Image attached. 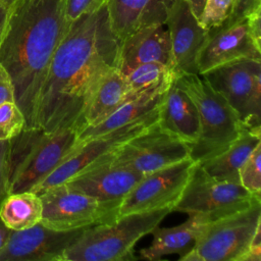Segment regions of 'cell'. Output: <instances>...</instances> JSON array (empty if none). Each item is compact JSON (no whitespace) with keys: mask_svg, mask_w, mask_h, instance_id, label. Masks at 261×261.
Segmentation results:
<instances>
[{"mask_svg":"<svg viewBox=\"0 0 261 261\" xmlns=\"http://www.w3.org/2000/svg\"><path fill=\"white\" fill-rule=\"evenodd\" d=\"M232 7L233 0H206L198 20L206 31L217 28L229 18Z\"/></svg>","mask_w":261,"mask_h":261,"instance_id":"obj_28","label":"cell"},{"mask_svg":"<svg viewBox=\"0 0 261 261\" xmlns=\"http://www.w3.org/2000/svg\"><path fill=\"white\" fill-rule=\"evenodd\" d=\"M11 230L0 219V252L4 249Z\"/></svg>","mask_w":261,"mask_h":261,"instance_id":"obj_36","label":"cell"},{"mask_svg":"<svg viewBox=\"0 0 261 261\" xmlns=\"http://www.w3.org/2000/svg\"><path fill=\"white\" fill-rule=\"evenodd\" d=\"M15 102L14 87L7 70L0 64V104Z\"/></svg>","mask_w":261,"mask_h":261,"instance_id":"obj_32","label":"cell"},{"mask_svg":"<svg viewBox=\"0 0 261 261\" xmlns=\"http://www.w3.org/2000/svg\"><path fill=\"white\" fill-rule=\"evenodd\" d=\"M176 77L162 95L158 107L157 123L162 129L191 146L200 134L198 110L193 99L181 88Z\"/></svg>","mask_w":261,"mask_h":261,"instance_id":"obj_18","label":"cell"},{"mask_svg":"<svg viewBox=\"0 0 261 261\" xmlns=\"http://www.w3.org/2000/svg\"><path fill=\"white\" fill-rule=\"evenodd\" d=\"M165 25L169 33L176 75L199 74L198 56L207 33L186 0L177 1L168 11Z\"/></svg>","mask_w":261,"mask_h":261,"instance_id":"obj_15","label":"cell"},{"mask_svg":"<svg viewBox=\"0 0 261 261\" xmlns=\"http://www.w3.org/2000/svg\"><path fill=\"white\" fill-rule=\"evenodd\" d=\"M207 223L208 220L200 215H189L186 221L175 226L157 225L150 232L153 237L150 245L140 250L138 259L157 261L168 255H186Z\"/></svg>","mask_w":261,"mask_h":261,"instance_id":"obj_20","label":"cell"},{"mask_svg":"<svg viewBox=\"0 0 261 261\" xmlns=\"http://www.w3.org/2000/svg\"><path fill=\"white\" fill-rule=\"evenodd\" d=\"M148 0H107L111 28L120 41L140 28Z\"/></svg>","mask_w":261,"mask_h":261,"instance_id":"obj_24","label":"cell"},{"mask_svg":"<svg viewBox=\"0 0 261 261\" xmlns=\"http://www.w3.org/2000/svg\"><path fill=\"white\" fill-rule=\"evenodd\" d=\"M260 143L261 132L243 127L238 138L222 153L199 164L215 179L240 184L239 170Z\"/></svg>","mask_w":261,"mask_h":261,"instance_id":"obj_21","label":"cell"},{"mask_svg":"<svg viewBox=\"0 0 261 261\" xmlns=\"http://www.w3.org/2000/svg\"><path fill=\"white\" fill-rule=\"evenodd\" d=\"M42 201L41 223L56 230L85 229L109 223L118 216L120 202L101 201L66 184L39 194Z\"/></svg>","mask_w":261,"mask_h":261,"instance_id":"obj_8","label":"cell"},{"mask_svg":"<svg viewBox=\"0 0 261 261\" xmlns=\"http://www.w3.org/2000/svg\"><path fill=\"white\" fill-rule=\"evenodd\" d=\"M157 117L158 111L107 134L79 142L76 147L64 160L46 178L36 186L32 192L39 195L49 188L64 184L74 175L100 163L121 144L157 121Z\"/></svg>","mask_w":261,"mask_h":261,"instance_id":"obj_11","label":"cell"},{"mask_svg":"<svg viewBox=\"0 0 261 261\" xmlns=\"http://www.w3.org/2000/svg\"><path fill=\"white\" fill-rule=\"evenodd\" d=\"M242 261H261V227L257 229Z\"/></svg>","mask_w":261,"mask_h":261,"instance_id":"obj_34","label":"cell"},{"mask_svg":"<svg viewBox=\"0 0 261 261\" xmlns=\"http://www.w3.org/2000/svg\"><path fill=\"white\" fill-rule=\"evenodd\" d=\"M189 157L190 146L162 129L155 121L116 148L109 161L148 174Z\"/></svg>","mask_w":261,"mask_h":261,"instance_id":"obj_10","label":"cell"},{"mask_svg":"<svg viewBox=\"0 0 261 261\" xmlns=\"http://www.w3.org/2000/svg\"><path fill=\"white\" fill-rule=\"evenodd\" d=\"M109 156L64 184L101 201L121 202L145 174L112 164Z\"/></svg>","mask_w":261,"mask_h":261,"instance_id":"obj_16","label":"cell"},{"mask_svg":"<svg viewBox=\"0 0 261 261\" xmlns=\"http://www.w3.org/2000/svg\"><path fill=\"white\" fill-rule=\"evenodd\" d=\"M70 22L64 0H13L0 39V64L14 87L25 127H36L41 88L52 57Z\"/></svg>","mask_w":261,"mask_h":261,"instance_id":"obj_2","label":"cell"},{"mask_svg":"<svg viewBox=\"0 0 261 261\" xmlns=\"http://www.w3.org/2000/svg\"><path fill=\"white\" fill-rule=\"evenodd\" d=\"M9 194V140H5L0 141V206Z\"/></svg>","mask_w":261,"mask_h":261,"instance_id":"obj_31","label":"cell"},{"mask_svg":"<svg viewBox=\"0 0 261 261\" xmlns=\"http://www.w3.org/2000/svg\"><path fill=\"white\" fill-rule=\"evenodd\" d=\"M24 127V115L15 102L0 104V141L11 140Z\"/></svg>","mask_w":261,"mask_h":261,"instance_id":"obj_27","label":"cell"},{"mask_svg":"<svg viewBox=\"0 0 261 261\" xmlns=\"http://www.w3.org/2000/svg\"><path fill=\"white\" fill-rule=\"evenodd\" d=\"M119 48L106 3L71 21L41 88L36 127L81 133L96 89L106 73L117 67Z\"/></svg>","mask_w":261,"mask_h":261,"instance_id":"obj_1","label":"cell"},{"mask_svg":"<svg viewBox=\"0 0 261 261\" xmlns=\"http://www.w3.org/2000/svg\"><path fill=\"white\" fill-rule=\"evenodd\" d=\"M186 1L188 2L192 11L194 12L196 17L198 18L200 16L201 12H202V9L204 7V4H205L206 0H186Z\"/></svg>","mask_w":261,"mask_h":261,"instance_id":"obj_37","label":"cell"},{"mask_svg":"<svg viewBox=\"0 0 261 261\" xmlns=\"http://www.w3.org/2000/svg\"><path fill=\"white\" fill-rule=\"evenodd\" d=\"M239 180L253 196L261 198V143L255 147L241 166Z\"/></svg>","mask_w":261,"mask_h":261,"instance_id":"obj_26","label":"cell"},{"mask_svg":"<svg viewBox=\"0 0 261 261\" xmlns=\"http://www.w3.org/2000/svg\"><path fill=\"white\" fill-rule=\"evenodd\" d=\"M196 164L189 157L145 174L120 202L117 218L130 213L173 209Z\"/></svg>","mask_w":261,"mask_h":261,"instance_id":"obj_12","label":"cell"},{"mask_svg":"<svg viewBox=\"0 0 261 261\" xmlns=\"http://www.w3.org/2000/svg\"><path fill=\"white\" fill-rule=\"evenodd\" d=\"M170 84L138 94H130L103 120L79 133V142L107 134L156 113L162 95Z\"/></svg>","mask_w":261,"mask_h":261,"instance_id":"obj_19","label":"cell"},{"mask_svg":"<svg viewBox=\"0 0 261 261\" xmlns=\"http://www.w3.org/2000/svg\"><path fill=\"white\" fill-rule=\"evenodd\" d=\"M261 227V199L248 208L208 222L180 261H242Z\"/></svg>","mask_w":261,"mask_h":261,"instance_id":"obj_6","label":"cell"},{"mask_svg":"<svg viewBox=\"0 0 261 261\" xmlns=\"http://www.w3.org/2000/svg\"><path fill=\"white\" fill-rule=\"evenodd\" d=\"M247 58L261 60V45L254 39L247 16L227 19L208 31L198 56V71L201 75L217 66Z\"/></svg>","mask_w":261,"mask_h":261,"instance_id":"obj_13","label":"cell"},{"mask_svg":"<svg viewBox=\"0 0 261 261\" xmlns=\"http://www.w3.org/2000/svg\"><path fill=\"white\" fill-rule=\"evenodd\" d=\"M75 130L24 127L9 140L10 193L33 191L76 147Z\"/></svg>","mask_w":261,"mask_h":261,"instance_id":"obj_3","label":"cell"},{"mask_svg":"<svg viewBox=\"0 0 261 261\" xmlns=\"http://www.w3.org/2000/svg\"><path fill=\"white\" fill-rule=\"evenodd\" d=\"M256 199L241 184L218 180L197 163L172 211L200 215L214 221L248 208Z\"/></svg>","mask_w":261,"mask_h":261,"instance_id":"obj_9","label":"cell"},{"mask_svg":"<svg viewBox=\"0 0 261 261\" xmlns=\"http://www.w3.org/2000/svg\"><path fill=\"white\" fill-rule=\"evenodd\" d=\"M107 0H64V11L67 21L71 22L83 14L92 12Z\"/></svg>","mask_w":261,"mask_h":261,"instance_id":"obj_30","label":"cell"},{"mask_svg":"<svg viewBox=\"0 0 261 261\" xmlns=\"http://www.w3.org/2000/svg\"><path fill=\"white\" fill-rule=\"evenodd\" d=\"M130 94L124 74L117 67L111 68L94 93L87 112L85 128L103 120Z\"/></svg>","mask_w":261,"mask_h":261,"instance_id":"obj_22","label":"cell"},{"mask_svg":"<svg viewBox=\"0 0 261 261\" xmlns=\"http://www.w3.org/2000/svg\"><path fill=\"white\" fill-rule=\"evenodd\" d=\"M172 208L130 213L109 223L85 228L65 250L63 261H124L138 259L136 243L150 233Z\"/></svg>","mask_w":261,"mask_h":261,"instance_id":"obj_4","label":"cell"},{"mask_svg":"<svg viewBox=\"0 0 261 261\" xmlns=\"http://www.w3.org/2000/svg\"><path fill=\"white\" fill-rule=\"evenodd\" d=\"M83 230H56L41 222L27 229L11 230L0 252V261H63L65 250Z\"/></svg>","mask_w":261,"mask_h":261,"instance_id":"obj_14","label":"cell"},{"mask_svg":"<svg viewBox=\"0 0 261 261\" xmlns=\"http://www.w3.org/2000/svg\"><path fill=\"white\" fill-rule=\"evenodd\" d=\"M149 62L162 63L174 70L170 38L165 24L140 28L120 41L117 63L120 71Z\"/></svg>","mask_w":261,"mask_h":261,"instance_id":"obj_17","label":"cell"},{"mask_svg":"<svg viewBox=\"0 0 261 261\" xmlns=\"http://www.w3.org/2000/svg\"><path fill=\"white\" fill-rule=\"evenodd\" d=\"M176 79L198 110L200 134L190 146V157L202 163L222 153L238 138L243 126L224 98L202 75L185 74Z\"/></svg>","mask_w":261,"mask_h":261,"instance_id":"obj_5","label":"cell"},{"mask_svg":"<svg viewBox=\"0 0 261 261\" xmlns=\"http://www.w3.org/2000/svg\"><path fill=\"white\" fill-rule=\"evenodd\" d=\"M177 1L179 0H148L141 18L140 28L154 23L165 24L168 11Z\"/></svg>","mask_w":261,"mask_h":261,"instance_id":"obj_29","label":"cell"},{"mask_svg":"<svg viewBox=\"0 0 261 261\" xmlns=\"http://www.w3.org/2000/svg\"><path fill=\"white\" fill-rule=\"evenodd\" d=\"M13 0H0V39L2 37L7 16H8V10L9 6Z\"/></svg>","mask_w":261,"mask_h":261,"instance_id":"obj_35","label":"cell"},{"mask_svg":"<svg viewBox=\"0 0 261 261\" xmlns=\"http://www.w3.org/2000/svg\"><path fill=\"white\" fill-rule=\"evenodd\" d=\"M261 7V0H233V7L228 19L247 16L255 9Z\"/></svg>","mask_w":261,"mask_h":261,"instance_id":"obj_33","label":"cell"},{"mask_svg":"<svg viewBox=\"0 0 261 261\" xmlns=\"http://www.w3.org/2000/svg\"><path fill=\"white\" fill-rule=\"evenodd\" d=\"M122 73L127 81L132 94L170 84L177 76L172 68L158 62L139 64Z\"/></svg>","mask_w":261,"mask_h":261,"instance_id":"obj_25","label":"cell"},{"mask_svg":"<svg viewBox=\"0 0 261 261\" xmlns=\"http://www.w3.org/2000/svg\"><path fill=\"white\" fill-rule=\"evenodd\" d=\"M245 128L261 132V60L240 59L201 74Z\"/></svg>","mask_w":261,"mask_h":261,"instance_id":"obj_7","label":"cell"},{"mask_svg":"<svg viewBox=\"0 0 261 261\" xmlns=\"http://www.w3.org/2000/svg\"><path fill=\"white\" fill-rule=\"evenodd\" d=\"M42 201L32 191L10 193L0 206V219L10 230L30 228L42 219Z\"/></svg>","mask_w":261,"mask_h":261,"instance_id":"obj_23","label":"cell"}]
</instances>
